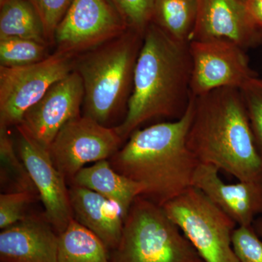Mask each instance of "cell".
Returning a JSON list of instances; mask_svg holds the SVG:
<instances>
[{"mask_svg":"<svg viewBox=\"0 0 262 262\" xmlns=\"http://www.w3.org/2000/svg\"><path fill=\"white\" fill-rule=\"evenodd\" d=\"M189 43L179 42L149 24L136 62L126 115L115 127L123 141L146 122L180 118L192 98Z\"/></svg>","mask_w":262,"mask_h":262,"instance_id":"1","label":"cell"},{"mask_svg":"<svg viewBox=\"0 0 262 262\" xmlns=\"http://www.w3.org/2000/svg\"><path fill=\"white\" fill-rule=\"evenodd\" d=\"M192 96L180 118L132 133L108 161L116 171L144 187L141 196L163 207L193 187L199 162L188 148L194 113Z\"/></svg>","mask_w":262,"mask_h":262,"instance_id":"2","label":"cell"},{"mask_svg":"<svg viewBox=\"0 0 262 262\" xmlns=\"http://www.w3.org/2000/svg\"><path fill=\"white\" fill-rule=\"evenodd\" d=\"M187 144L200 163L238 181L262 183L261 161L239 89L223 88L194 97Z\"/></svg>","mask_w":262,"mask_h":262,"instance_id":"3","label":"cell"},{"mask_svg":"<svg viewBox=\"0 0 262 262\" xmlns=\"http://www.w3.org/2000/svg\"><path fill=\"white\" fill-rule=\"evenodd\" d=\"M144 34L128 29L116 38L76 57L75 70L84 88L83 115L115 127L126 115Z\"/></svg>","mask_w":262,"mask_h":262,"instance_id":"4","label":"cell"},{"mask_svg":"<svg viewBox=\"0 0 262 262\" xmlns=\"http://www.w3.org/2000/svg\"><path fill=\"white\" fill-rule=\"evenodd\" d=\"M110 262H204L163 207L139 196L124 224Z\"/></svg>","mask_w":262,"mask_h":262,"instance_id":"5","label":"cell"},{"mask_svg":"<svg viewBox=\"0 0 262 262\" xmlns=\"http://www.w3.org/2000/svg\"><path fill=\"white\" fill-rule=\"evenodd\" d=\"M204 262H239L232 246L237 224L196 187L163 206Z\"/></svg>","mask_w":262,"mask_h":262,"instance_id":"6","label":"cell"},{"mask_svg":"<svg viewBox=\"0 0 262 262\" xmlns=\"http://www.w3.org/2000/svg\"><path fill=\"white\" fill-rule=\"evenodd\" d=\"M75 57L54 51L42 61L28 66H0V126L20 125L26 112L51 86L75 70Z\"/></svg>","mask_w":262,"mask_h":262,"instance_id":"7","label":"cell"},{"mask_svg":"<svg viewBox=\"0 0 262 262\" xmlns=\"http://www.w3.org/2000/svg\"><path fill=\"white\" fill-rule=\"evenodd\" d=\"M123 142L115 127L80 115L63 125L48 150L56 168L70 182L86 164L110 160Z\"/></svg>","mask_w":262,"mask_h":262,"instance_id":"8","label":"cell"},{"mask_svg":"<svg viewBox=\"0 0 262 262\" xmlns=\"http://www.w3.org/2000/svg\"><path fill=\"white\" fill-rule=\"evenodd\" d=\"M107 0H73L54 34L56 51L77 57L128 29Z\"/></svg>","mask_w":262,"mask_h":262,"instance_id":"9","label":"cell"},{"mask_svg":"<svg viewBox=\"0 0 262 262\" xmlns=\"http://www.w3.org/2000/svg\"><path fill=\"white\" fill-rule=\"evenodd\" d=\"M191 94L199 97L223 88L241 89L255 77L245 50L225 39L192 40Z\"/></svg>","mask_w":262,"mask_h":262,"instance_id":"10","label":"cell"},{"mask_svg":"<svg viewBox=\"0 0 262 262\" xmlns=\"http://www.w3.org/2000/svg\"><path fill=\"white\" fill-rule=\"evenodd\" d=\"M17 152L28 170L45 208V216L58 234L74 220L67 180L48 150L21 125H17Z\"/></svg>","mask_w":262,"mask_h":262,"instance_id":"11","label":"cell"},{"mask_svg":"<svg viewBox=\"0 0 262 262\" xmlns=\"http://www.w3.org/2000/svg\"><path fill=\"white\" fill-rule=\"evenodd\" d=\"M83 98L82 78L74 70L26 112L20 125L48 149L63 125L80 116Z\"/></svg>","mask_w":262,"mask_h":262,"instance_id":"12","label":"cell"},{"mask_svg":"<svg viewBox=\"0 0 262 262\" xmlns=\"http://www.w3.org/2000/svg\"><path fill=\"white\" fill-rule=\"evenodd\" d=\"M198 5L192 40L225 39L245 51L262 42V34L241 0H198Z\"/></svg>","mask_w":262,"mask_h":262,"instance_id":"13","label":"cell"},{"mask_svg":"<svg viewBox=\"0 0 262 262\" xmlns=\"http://www.w3.org/2000/svg\"><path fill=\"white\" fill-rule=\"evenodd\" d=\"M220 170L213 165L200 163L193 179V187L234 221L237 226L253 225L262 215V183L243 182L226 184Z\"/></svg>","mask_w":262,"mask_h":262,"instance_id":"14","label":"cell"},{"mask_svg":"<svg viewBox=\"0 0 262 262\" xmlns=\"http://www.w3.org/2000/svg\"><path fill=\"white\" fill-rule=\"evenodd\" d=\"M59 234L46 217L27 215L0 233V262H58Z\"/></svg>","mask_w":262,"mask_h":262,"instance_id":"15","label":"cell"},{"mask_svg":"<svg viewBox=\"0 0 262 262\" xmlns=\"http://www.w3.org/2000/svg\"><path fill=\"white\" fill-rule=\"evenodd\" d=\"M69 194L74 220L102 241L112 251L120 243L125 217L115 202L98 193L77 185H70Z\"/></svg>","mask_w":262,"mask_h":262,"instance_id":"16","label":"cell"},{"mask_svg":"<svg viewBox=\"0 0 262 262\" xmlns=\"http://www.w3.org/2000/svg\"><path fill=\"white\" fill-rule=\"evenodd\" d=\"M70 183V185L87 188L115 202L121 208L125 217L136 198L141 196L144 191L140 183L116 171L108 160L84 167Z\"/></svg>","mask_w":262,"mask_h":262,"instance_id":"17","label":"cell"},{"mask_svg":"<svg viewBox=\"0 0 262 262\" xmlns=\"http://www.w3.org/2000/svg\"><path fill=\"white\" fill-rule=\"evenodd\" d=\"M58 262H110V251L96 234L73 220L59 234Z\"/></svg>","mask_w":262,"mask_h":262,"instance_id":"18","label":"cell"},{"mask_svg":"<svg viewBox=\"0 0 262 262\" xmlns=\"http://www.w3.org/2000/svg\"><path fill=\"white\" fill-rule=\"evenodd\" d=\"M198 9V0H155L151 23L176 40L189 43Z\"/></svg>","mask_w":262,"mask_h":262,"instance_id":"19","label":"cell"},{"mask_svg":"<svg viewBox=\"0 0 262 262\" xmlns=\"http://www.w3.org/2000/svg\"><path fill=\"white\" fill-rule=\"evenodd\" d=\"M12 37L49 46L40 18L28 0H5L1 3L0 39Z\"/></svg>","mask_w":262,"mask_h":262,"instance_id":"20","label":"cell"},{"mask_svg":"<svg viewBox=\"0 0 262 262\" xmlns=\"http://www.w3.org/2000/svg\"><path fill=\"white\" fill-rule=\"evenodd\" d=\"M0 184L4 193L30 192L39 194L15 150L8 127L5 126H0Z\"/></svg>","mask_w":262,"mask_h":262,"instance_id":"21","label":"cell"},{"mask_svg":"<svg viewBox=\"0 0 262 262\" xmlns=\"http://www.w3.org/2000/svg\"><path fill=\"white\" fill-rule=\"evenodd\" d=\"M48 47L32 39L3 38L0 39V66L18 67L38 63L51 55Z\"/></svg>","mask_w":262,"mask_h":262,"instance_id":"22","label":"cell"},{"mask_svg":"<svg viewBox=\"0 0 262 262\" xmlns=\"http://www.w3.org/2000/svg\"><path fill=\"white\" fill-rule=\"evenodd\" d=\"M262 164V79H249L239 89Z\"/></svg>","mask_w":262,"mask_h":262,"instance_id":"23","label":"cell"},{"mask_svg":"<svg viewBox=\"0 0 262 262\" xmlns=\"http://www.w3.org/2000/svg\"><path fill=\"white\" fill-rule=\"evenodd\" d=\"M129 29L144 34L152 21L155 0H111Z\"/></svg>","mask_w":262,"mask_h":262,"instance_id":"24","label":"cell"},{"mask_svg":"<svg viewBox=\"0 0 262 262\" xmlns=\"http://www.w3.org/2000/svg\"><path fill=\"white\" fill-rule=\"evenodd\" d=\"M39 198L30 192H2L0 194V228H8L23 220L31 203Z\"/></svg>","mask_w":262,"mask_h":262,"instance_id":"25","label":"cell"},{"mask_svg":"<svg viewBox=\"0 0 262 262\" xmlns=\"http://www.w3.org/2000/svg\"><path fill=\"white\" fill-rule=\"evenodd\" d=\"M42 22L45 37L50 46H53L57 27L73 0H28Z\"/></svg>","mask_w":262,"mask_h":262,"instance_id":"26","label":"cell"},{"mask_svg":"<svg viewBox=\"0 0 262 262\" xmlns=\"http://www.w3.org/2000/svg\"><path fill=\"white\" fill-rule=\"evenodd\" d=\"M232 246L239 262H262V239L253 225L236 227Z\"/></svg>","mask_w":262,"mask_h":262,"instance_id":"27","label":"cell"},{"mask_svg":"<svg viewBox=\"0 0 262 262\" xmlns=\"http://www.w3.org/2000/svg\"><path fill=\"white\" fill-rule=\"evenodd\" d=\"M246 11L255 27L262 34V0H244Z\"/></svg>","mask_w":262,"mask_h":262,"instance_id":"28","label":"cell"},{"mask_svg":"<svg viewBox=\"0 0 262 262\" xmlns=\"http://www.w3.org/2000/svg\"><path fill=\"white\" fill-rule=\"evenodd\" d=\"M253 227L255 231H256V233H257L258 235L262 239V216L260 217V218L256 219V220L254 221L253 224Z\"/></svg>","mask_w":262,"mask_h":262,"instance_id":"29","label":"cell"},{"mask_svg":"<svg viewBox=\"0 0 262 262\" xmlns=\"http://www.w3.org/2000/svg\"><path fill=\"white\" fill-rule=\"evenodd\" d=\"M5 1V0H0V4H1V3H4Z\"/></svg>","mask_w":262,"mask_h":262,"instance_id":"30","label":"cell"},{"mask_svg":"<svg viewBox=\"0 0 262 262\" xmlns=\"http://www.w3.org/2000/svg\"><path fill=\"white\" fill-rule=\"evenodd\" d=\"M241 1H244V0H241Z\"/></svg>","mask_w":262,"mask_h":262,"instance_id":"31","label":"cell"}]
</instances>
